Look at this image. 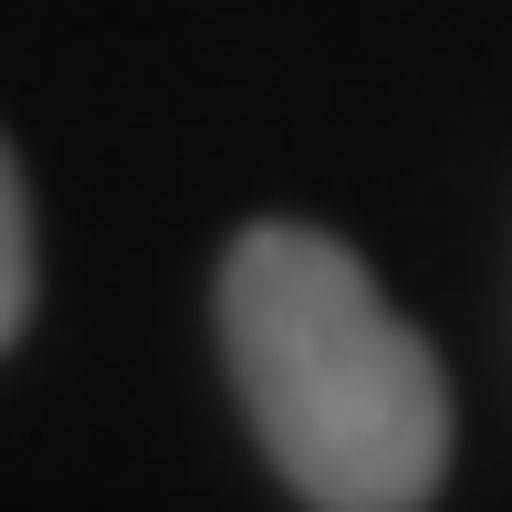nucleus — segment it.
Returning a JSON list of instances; mask_svg holds the SVG:
<instances>
[{
    "instance_id": "f03ea898",
    "label": "nucleus",
    "mask_w": 512,
    "mask_h": 512,
    "mask_svg": "<svg viewBox=\"0 0 512 512\" xmlns=\"http://www.w3.org/2000/svg\"><path fill=\"white\" fill-rule=\"evenodd\" d=\"M42 304V241H32V189H21V157L0 136V356L21 345V324Z\"/></svg>"
},
{
    "instance_id": "f257e3e1",
    "label": "nucleus",
    "mask_w": 512,
    "mask_h": 512,
    "mask_svg": "<svg viewBox=\"0 0 512 512\" xmlns=\"http://www.w3.org/2000/svg\"><path fill=\"white\" fill-rule=\"evenodd\" d=\"M220 366L283 492L314 512H429L450 471V377L335 230L251 220L230 241Z\"/></svg>"
}]
</instances>
